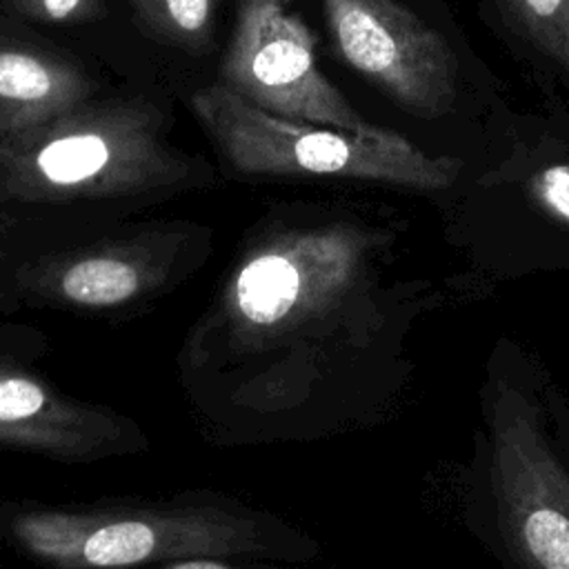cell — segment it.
<instances>
[{
	"label": "cell",
	"mask_w": 569,
	"mask_h": 569,
	"mask_svg": "<svg viewBox=\"0 0 569 569\" xmlns=\"http://www.w3.org/2000/svg\"><path fill=\"white\" fill-rule=\"evenodd\" d=\"M465 518L509 569H569V400L509 338L485 365Z\"/></svg>",
	"instance_id": "cell-1"
},
{
	"label": "cell",
	"mask_w": 569,
	"mask_h": 569,
	"mask_svg": "<svg viewBox=\"0 0 569 569\" xmlns=\"http://www.w3.org/2000/svg\"><path fill=\"white\" fill-rule=\"evenodd\" d=\"M96 413L53 398L24 376H0V440L53 453L93 451L100 442Z\"/></svg>",
	"instance_id": "cell-9"
},
{
	"label": "cell",
	"mask_w": 569,
	"mask_h": 569,
	"mask_svg": "<svg viewBox=\"0 0 569 569\" xmlns=\"http://www.w3.org/2000/svg\"><path fill=\"white\" fill-rule=\"evenodd\" d=\"M529 38L569 71V0H505Z\"/></svg>",
	"instance_id": "cell-12"
},
{
	"label": "cell",
	"mask_w": 569,
	"mask_h": 569,
	"mask_svg": "<svg viewBox=\"0 0 569 569\" xmlns=\"http://www.w3.org/2000/svg\"><path fill=\"white\" fill-rule=\"evenodd\" d=\"M58 282L62 296L78 305L111 307L140 291L142 269L124 253H93L71 262Z\"/></svg>",
	"instance_id": "cell-10"
},
{
	"label": "cell",
	"mask_w": 569,
	"mask_h": 569,
	"mask_svg": "<svg viewBox=\"0 0 569 569\" xmlns=\"http://www.w3.org/2000/svg\"><path fill=\"white\" fill-rule=\"evenodd\" d=\"M164 569H253V567H236V565L222 562L220 558H189V560H178L173 565H167Z\"/></svg>",
	"instance_id": "cell-15"
},
{
	"label": "cell",
	"mask_w": 569,
	"mask_h": 569,
	"mask_svg": "<svg viewBox=\"0 0 569 569\" xmlns=\"http://www.w3.org/2000/svg\"><path fill=\"white\" fill-rule=\"evenodd\" d=\"M527 191L536 211L569 233V162L549 164L533 173Z\"/></svg>",
	"instance_id": "cell-13"
},
{
	"label": "cell",
	"mask_w": 569,
	"mask_h": 569,
	"mask_svg": "<svg viewBox=\"0 0 569 569\" xmlns=\"http://www.w3.org/2000/svg\"><path fill=\"white\" fill-rule=\"evenodd\" d=\"M291 0H240L218 84L278 118L365 131L371 124L320 71L316 36Z\"/></svg>",
	"instance_id": "cell-6"
},
{
	"label": "cell",
	"mask_w": 569,
	"mask_h": 569,
	"mask_svg": "<svg viewBox=\"0 0 569 569\" xmlns=\"http://www.w3.org/2000/svg\"><path fill=\"white\" fill-rule=\"evenodd\" d=\"M391 242L380 229L331 222L273 238L253 251L231 284V307L251 327H278L396 298L429 284L407 280L380 287L371 271L376 253Z\"/></svg>",
	"instance_id": "cell-4"
},
{
	"label": "cell",
	"mask_w": 569,
	"mask_h": 569,
	"mask_svg": "<svg viewBox=\"0 0 569 569\" xmlns=\"http://www.w3.org/2000/svg\"><path fill=\"white\" fill-rule=\"evenodd\" d=\"M338 56L400 109L445 116L456 100L449 40L398 0H320Z\"/></svg>",
	"instance_id": "cell-7"
},
{
	"label": "cell",
	"mask_w": 569,
	"mask_h": 569,
	"mask_svg": "<svg viewBox=\"0 0 569 569\" xmlns=\"http://www.w3.org/2000/svg\"><path fill=\"white\" fill-rule=\"evenodd\" d=\"M11 4L20 16L51 24L93 20L102 9V0H11Z\"/></svg>",
	"instance_id": "cell-14"
},
{
	"label": "cell",
	"mask_w": 569,
	"mask_h": 569,
	"mask_svg": "<svg viewBox=\"0 0 569 569\" xmlns=\"http://www.w3.org/2000/svg\"><path fill=\"white\" fill-rule=\"evenodd\" d=\"M13 533L40 560L60 569H124L156 560L262 553L269 542L256 520L222 509H116L16 518Z\"/></svg>",
	"instance_id": "cell-5"
},
{
	"label": "cell",
	"mask_w": 569,
	"mask_h": 569,
	"mask_svg": "<svg viewBox=\"0 0 569 569\" xmlns=\"http://www.w3.org/2000/svg\"><path fill=\"white\" fill-rule=\"evenodd\" d=\"M162 131V113L142 98L82 102L0 144V198L62 202L184 184L191 158Z\"/></svg>",
	"instance_id": "cell-2"
},
{
	"label": "cell",
	"mask_w": 569,
	"mask_h": 569,
	"mask_svg": "<svg viewBox=\"0 0 569 569\" xmlns=\"http://www.w3.org/2000/svg\"><path fill=\"white\" fill-rule=\"evenodd\" d=\"M91 82L51 53L0 42V144L87 102Z\"/></svg>",
	"instance_id": "cell-8"
},
{
	"label": "cell",
	"mask_w": 569,
	"mask_h": 569,
	"mask_svg": "<svg viewBox=\"0 0 569 569\" xmlns=\"http://www.w3.org/2000/svg\"><path fill=\"white\" fill-rule=\"evenodd\" d=\"M191 109L222 158L244 176H325L442 191L460 160L429 156L405 136L371 124L347 131L296 122L262 111L222 84L191 96Z\"/></svg>",
	"instance_id": "cell-3"
},
{
	"label": "cell",
	"mask_w": 569,
	"mask_h": 569,
	"mask_svg": "<svg viewBox=\"0 0 569 569\" xmlns=\"http://www.w3.org/2000/svg\"><path fill=\"white\" fill-rule=\"evenodd\" d=\"M140 20L160 38L198 49L211 40L216 0H131Z\"/></svg>",
	"instance_id": "cell-11"
}]
</instances>
